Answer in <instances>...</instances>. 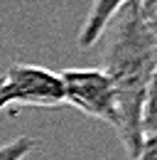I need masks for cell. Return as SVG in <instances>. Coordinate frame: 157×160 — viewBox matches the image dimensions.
I'll list each match as a JSON object with an SVG mask.
<instances>
[{
  "instance_id": "obj_1",
  "label": "cell",
  "mask_w": 157,
  "mask_h": 160,
  "mask_svg": "<svg viewBox=\"0 0 157 160\" xmlns=\"http://www.w3.org/2000/svg\"><path fill=\"white\" fill-rule=\"evenodd\" d=\"M103 72L116 91V133L133 160L142 145V103L157 69V37L145 27L133 0L123 2L103 30Z\"/></svg>"
},
{
  "instance_id": "obj_4",
  "label": "cell",
  "mask_w": 157,
  "mask_h": 160,
  "mask_svg": "<svg viewBox=\"0 0 157 160\" xmlns=\"http://www.w3.org/2000/svg\"><path fill=\"white\" fill-rule=\"evenodd\" d=\"M123 2H128V0H93L91 2V10H88V15L83 20V27L78 32V47L81 49L93 47L103 37V30L108 27L111 18L116 15V10Z\"/></svg>"
},
{
  "instance_id": "obj_8",
  "label": "cell",
  "mask_w": 157,
  "mask_h": 160,
  "mask_svg": "<svg viewBox=\"0 0 157 160\" xmlns=\"http://www.w3.org/2000/svg\"><path fill=\"white\" fill-rule=\"evenodd\" d=\"M133 160H157V133L142 136V145Z\"/></svg>"
},
{
  "instance_id": "obj_3",
  "label": "cell",
  "mask_w": 157,
  "mask_h": 160,
  "mask_svg": "<svg viewBox=\"0 0 157 160\" xmlns=\"http://www.w3.org/2000/svg\"><path fill=\"white\" fill-rule=\"evenodd\" d=\"M64 84V103L78 108L81 113L96 121H106L116 128L118 108H116V91L108 74L101 67L86 69H66L59 74Z\"/></svg>"
},
{
  "instance_id": "obj_9",
  "label": "cell",
  "mask_w": 157,
  "mask_h": 160,
  "mask_svg": "<svg viewBox=\"0 0 157 160\" xmlns=\"http://www.w3.org/2000/svg\"><path fill=\"white\" fill-rule=\"evenodd\" d=\"M155 74H157V69H155Z\"/></svg>"
},
{
  "instance_id": "obj_6",
  "label": "cell",
  "mask_w": 157,
  "mask_h": 160,
  "mask_svg": "<svg viewBox=\"0 0 157 160\" xmlns=\"http://www.w3.org/2000/svg\"><path fill=\"white\" fill-rule=\"evenodd\" d=\"M37 148V140L30 136H20L0 145V160H25Z\"/></svg>"
},
{
  "instance_id": "obj_7",
  "label": "cell",
  "mask_w": 157,
  "mask_h": 160,
  "mask_svg": "<svg viewBox=\"0 0 157 160\" xmlns=\"http://www.w3.org/2000/svg\"><path fill=\"white\" fill-rule=\"evenodd\" d=\"M137 8V15L142 18L145 27L157 37V0H133Z\"/></svg>"
},
{
  "instance_id": "obj_2",
  "label": "cell",
  "mask_w": 157,
  "mask_h": 160,
  "mask_svg": "<svg viewBox=\"0 0 157 160\" xmlns=\"http://www.w3.org/2000/svg\"><path fill=\"white\" fill-rule=\"evenodd\" d=\"M61 103H64L61 77L47 67L15 62L0 77V111L15 108V106L52 108Z\"/></svg>"
},
{
  "instance_id": "obj_5",
  "label": "cell",
  "mask_w": 157,
  "mask_h": 160,
  "mask_svg": "<svg viewBox=\"0 0 157 160\" xmlns=\"http://www.w3.org/2000/svg\"><path fill=\"white\" fill-rule=\"evenodd\" d=\"M142 136H152L157 133V74L152 77L150 86H147V94H145V103H142Z\"/></svg>"
}]
</instances>
